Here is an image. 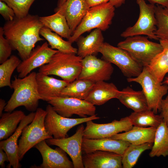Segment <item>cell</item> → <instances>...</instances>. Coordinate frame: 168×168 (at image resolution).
Here are the masks:
<instances>
[{"instance_id": "cell-43", "label": "cell", "mask_w": 168, "mask_h": 168, "mask_svg": "<svg viewBox=\"0 0 168 168\" xmlns=\"http://www.w3.org/2000/svg\"><path fill=\"white\" fill-rule=\"evenodd\" d=\"M125 0H109V2L114 7H120L124 3Z\"/></svg>"}, {"instance_id": "cell-41", "label": "cell", "mask_w": 168, "mask_h": 168, "mask_svg": "<svg viewBox=\"0 0 168 168\" xmlns=\"http://www.w3.org/2000/svg\"><path fill=\"white\" fill-rule=\"evenodd\" d=\"M5 161L9 162L8 156L6 152L0 147V166L1 168L5 167Z\"/></svg>"}, {"instance_id": "cell-25", "label": "cell", "mask_w": 168, "mask_h": 168, "mask_svg": "<svg viewBox=\"0 0 168 168\" xmlns=\"http://www.w3.org/2000/svg\"><path fill=\"white\" fill-rule=\"evenodd\" d=\"M121 91L117 99L126 107L134 112L148 110L147 101L142 90L136 91L127 86Z\"/></svg>"}, {"instance_id": "cell-11", "label": "cell", "mask_w": 168, "mask_h": 168, "mask_svg": "<svg viewBox=\"0 0 168 168\" xmlns=\"http://www.w3.org/2000/svg\"><path fill=\"white\" fill-rule=\"evenodd\" d=\"M47 102L57 113L63 117L70 118L76 114L85 118L96 114L95 106L84 100L59 96L50 98Z\"/></svg>"}, {"instance_id": "cell-31", "label": "cell", "mask_w": 168, "mask_h": 168, "mask_svg": "<svg viewBox=\"0 0 168 168\" xmlns=\"http://www.w3.org/2000/svg\"><path fill=\"white\" fill-rule=\"evenodd\" d=\"M153 111L147 110L138 112H133L128 116L133 126L157 128L163 121L161 115Z\"/></svg>"}, {"instance_id": "cell-24", "label": "cell", "mask_w": 168, "mask_h": 168, "mask_svg": "<svg viewBox=\"0 0 168 168\" xmlns=\"http://www.w3.org/2000/svg\"><path fill=\"white\" fill-rule=\"evenodd\" d=\"M102 30L94 29L86 37L80 36L77 40V55L82 58L86 56L99 53L104 42Z\"/></svg>"}, {"instance_id": "cell-13", "label": "cell", "mask_w": 168, "mask_h": 168, "mask_svg": "<svg viewBox=\"0 0 168 168\" xmlns=\"http://www.w3.org/2000/svg\"><path fill=\"white\" fill-rule=\"evenodd\" d=\"M82 68L77 79L96 83L110 79L114 71L110 63L97 58L93 55L87 56L82 60Z\"/></svg>"}, {"instance_id": "cell-39", "label": "cell", "mask_w": 168, "mask_h": 168, "mask_svg": "<svg viewBox=\"0 0 168 168\" xmlns=\"http://www.w3.org/2000/svg\"><path fill=\"white\" fill-rule=\"evenodd\" d=\"M160 111L163 122L168 126V95L164 99H163Z\"/></svg>"}, {"instance_id": "cell-32", "label": "cell", "mask_w": 168, "mask_h": 168, "mask_svg": "<svg viewBox=\"0 0 168 168\" xmlns=\"http://www.w3.org/2000/svg\"><path fill=\"white\" fill-rule=\"evenodd\" d=\"M146 67L156 81L161 83L168 73V55L165 50L156 55Z\"/></svg>"}, {"instance_id": "cell-12", "label": "cell", "mask_w": 168, "mask_h": 168, "mask_svg": "<svg viewBox=\"0 0 168 168\" xmlns=\"http://www.w3.org/2000/svg\"><path fill=\"white\" fill-rule=\"evenodd\" d=\"M85 128L81 124L71 137L61 138H49L45 140L49 145H55L63 149L71 158L74 168H84L82 159V144Z\"/></svg>"}, {"instance_id": "cell-27", "label": "cell", "mask_w": 168, "mask_h": 168, "mask_svg": "<svg viewBox=\"0 0 168 168\" xmlns=\"http://www.w3.org/2000/svg\"><path fill=\"white\" fill-rule=\"evenodd\" d=\"M26 115L21 110L3 113L0 119V140L6 139L12 135Z\"/></svg>"}, {"instance_id": "cell-18", "label": "cell", "mask_w": 168, "mask_h": 168, "mask_svg": "<svg viewBox=\"0 0 168 168\" xmlns=\"http://www.w3.org/2000/svg\"><path fill=\"white\" fill-rule=\"evenodd\" d=\"M82 159L85 168H123L122 155L113 152L96 151L82 153Z\"/></svg>"}, {"instance_id": "cell-10", "label": "cell", "mask_w": 168, "mask_h": 168, "mask_svg": "<svg viewBox=\"0 0 168 168\" xmlns=\"http://www.w3.org/2000/svg\"><path fill=\"white\" fill-rule=\"evenodd\" d=\"M45 110L47 114L44 121L45 126L49 133L55 138L67 137L68 131L75 126L90 120L100 119L97 114L79 118L63 117L57 113L49 104L47 106Z\"/></svg>"}, {"instance_id": "cell-29", "label": "cell", "mask_w": 168, "mask_h": 168, "mask_svg": "<svg viewBox=\"0 0 168 168\" xmlns=\"http://www.w3.org/2000/svg\"><path fill=\"white\" fill-rule=\"evenodd\" d=\"M95 83L90 81L77 79L62 90L60 96L85 100Z\"/></svg>"}, {"instance_id": "cell-8", "label": "cell", "mask_w": 168, "mask_h": 168, "mask_svg": "<svg viewBox=\"0 0 168 168\" xmlns=\"http://www.w3.org/2000/svg\"><path fill=\"white\" fill-rule=\"evenodd\" d=\"M99 52L103 59L117 66L123 75L128 78L136 77L142 72L143 66L136 61L124 49L104 42Z\"/></svg>"}, {"instance_id": "cell-19", "label": "cell", "mask_w": 168, "mask_h": 168, "mask_svg": "<svg viewBox=\"0 0 168 168\" xmlns=\"http://www.w3.org/2000/svg\"><path fill=\"white\" fill-rule=\"evenodd\" d=\"M90 8L85 0H67L54 12L65 16L72 35Z\"/></svg>"}, {"instance_id": "cell-26", "label": "cell", "mask_w": 168, "mask_h": 168, "mask_svg": "<svg viewBox=\"0 0 168 168\" xmlns=\"http://www.w3.org/2000/svg\"><path fill=\"white\" fill-rule=\"evenodd\" d=\"M40 19L44 26L62 37L68 40L72 34L65 16L58 12L52 15L40 16Z\"/></svg>"}, {"instance_id": "cell-30", "label": "cell", "mask_w": 168, "mask_h": 168, "mask_svg": "<svg viewBox=\"0 0 168 168\" xmlns=\"http://www.w3.org/2000/svg\"><path fill=\"white\" fill-rule=\"evenodd\" d=\"M40 34L48 41L51 49L62 53L77 54V49L72 45V43L68 40H63L62 37L47 27H43Z\"/></svg>"}, {"instance_id": "cell-33", "label": "cell", "mask_w": 168, "mask_h": 168, "mask_svg": "<svg viewBox=\"0 0 168 168\" xmlns=\"http://www.w3.org/2000/svg\"><path fill=\"white\" fill-rule=\"evenodd\" d=\"M153 144L151 143L138 145L130 144L122 155L123 168H133L136 164L142 153L146 150L151 149Z\"/></svg>"}, {"instance_id": "cell-40", "label": "cell", "mask_w": 168, "mask_h": 168, "mask_svg": "<svg viewBox=\"0 0 168 168\" xmlns=\"http://www.w3.org/2000/svg\"><path fill=\"white\" fill-rule=\"evenodd\" d=\"M85 1L90 7L96 6L109 2V0H85Z\"/></svg>"}, {"instance_id": "cell-16", "label": "cell", "mask_w": 168, "mask_h": 168, "mask_svg": "<svg viewBox=\"0 0 168 168\" xmlns=\"http://www.w3.org/2000/svg\"><path fill=\"white\" fill-rule=\"evenodd\" d=\"M42 156V163L39 166H32L38 168H73V163L68 157L66 153L60 147L55 149L49 146L45 140L36 144L35 147Z\"/></svg>"}, {"instance_id": "cell-45", "label": "cell", "mask_w": 168, "mask_h": 168, "mask_svg": "<svg viewBox=\"0 0 168 168\" xmlns=\"http://www.w3.org/2000/svg\"><path fill=\"white\" fill-rule=\"evenodd\" d=\"M5 100L2 99H0V116L2 115L3 111L4 110L5 107L7 104Z\"/></svg>"}, {"instance_id": "cell-22", "label": "cell", "mask_w": 168, "mask_h": 168, "mask_svg": "<svg viewBox=\"0 0 168 168\" xmlns=\"http://www.w3.org/2000/svg\"><path fill=\"white\" fill-rule=\"evenodd\" d=\"M121 92L113 83L100 81L95 83L84 100L94 105H101L110 99H118Z\"/></svg>"}, {"instance_id": "cell-35", "label": "cell", "mask_w": 168, "mask_h": 168, "mask_svg": "<svg viewBox=\"0 0 168 168\" xmlns=\"http://www.w3.org/2000/svg\"><path fill=\"white\" fill-rule=\"evenodd\" d=\"M155 11L156 29L154 34L158 40H168V8L158 4Z\"/></svg>"}, {"instance_id": "cell-20", "label": "cell", "mask_w": 168, "mask_h": 168, "mask_svg": "<svg viewBox=\"0 0 168 168\" xmlns=\"http://www.w3.org/2000/svg\"><path fill=\"white\" fill-rule=\"evenodd\" d=\"M130 144L125 141L111 138L92 139L83 138L82 153H88L96 151H102L113 152L122 155Z\"/></svg>"}, {"instance_id": "cell-21", "label": "cell", "mask_w": 168, "mask_h": 168, "mask_svg": "<svg viewBox=\"0 0 168 168\" xmlns=\"http://www.w3.org/2000/svg\"><path fill=\"white\" fill-rule=\"evenodd\" d=\"M38 72L36 79L38 92L41 100L47 101L52 97L60 96L62 90L69 83Z\"/></svg>"}, {"instance_id": "cell-1", "label": "cell", "mask_w": 168, "mask_h": 168, "mask_svg": "<svg viewBox=\"0 0 168 168\" xmlns=\"http://www.w3.org/2000/svg\"><path fill=\"white\" fill-rule=\"evenodd\" d=\"M44 26L37 15L28 14L22 18L15 17L2 27L4 35L13 50H16L22 60L26 59L38 42L44 40L40 31Z\"/></svg>"}, {"instance_id": "cell-47", "label": "cell", "mask_w": 168, "mask_h": 168, "mask_svg": "<svg viewBox=\"0 0 168 168\" xmlns=\"http://www.w3.org/2000/svg\"><path fill=\"white\" fill-rule=\"evenodd\" d=\"M165 82L168 85V77L166 78Z\"/></svg>"}, {"instance_id": "cell-2", "label": "cell", "mask_w": 168, "mask_h": 168, "mask_svg": "<svg viewBox=\"0 0 168 168\" xmlns=\"http://www.w3.org/2000/svg\"><path fill=\"white\" fill-rule=\"evenodd\" d=\"M36 74L33 72L22 78L14 77L11 82L14 91L5 107V111L11 112L20 106H24L31 112L36 111L39 101L41 100L38 92Z\"/></svg>"}, {"instance_id": "cell-28", "label": "cell", "mask_w": 168, "mask_h": 168, "mask_svg": "<svg viewBox=\"0 0 168 168\" xmlns=\"http://www.w3.org/2000/svg\"><path fill=\"white\" fill-rule=\"evenodd\" d=\"M149 156L151 157L168 156V126L162 122L157 128Z\"/></svg>"}, {"instance_id": "cell-9", "label": "cell", "mask_w": 168, "mask_h": 168, "mask_svg": "<svg viewBox=\"0 0 168 168\" xmlns=\"http://www.w3.org/2000/svg\"><path fill=\"white\" fill-rule=\"evenodd\" d=\"M139 8L138 19L132 26L128 27L121 34L127 38L138 35H145L149 38L158 40L154 34L156 29L154 4H147L144 0H136Z\"/></svg>"}, {"instance_id": "cell-38", "label": "cell", "mask_w": 168, "mask_h": 168, "mask_svg": "<svg viewBox=\"0 0 168 168\" xmlns=\"http://www.w3.org/2000/svg\"><path fill=\"white\" fill-rule=\"evenodd\" d=\"M0 14L7 21L12 20L15 17L13 10L5 2L0 1Z\"/></svg>"}, {"instance_id": "cell-34", "label": "cell", "mask_w": 168, "mask_h": 168, "mask_svg": "<svg viewBox=\"0 0 168 168\" xmlns=\"http://www.w3.org/2000/svg\"><path fill=\"white\" fill-rule=\"evenodd\" d=\"M16 56L12 55L0 65V87L8 86L12 89L11 79L15 70L21 63Z\"/></svg>"}, {"instance_id": "cell-37", "label": "cell", "mask_w": 168, "mask_h": 168, "mask_svg": "<svg viewBox=\"0 0 168 168\" xmlns=\"http://www.w3.org/2000/svg\"><path fill=\"white\" fill-rule=\"evenodd\" d=\"M2 27H0V63L1 64L10 57L13 50L8 40L4 37Z\"/></svg>"}, {"instance_id": "cell-3", "label": "cell", "mask_w": 168, "mask_h": 168, "mask_svg": "<svg viewBox=\"0 0 168 168\" xmlns=\"http://www.w3.org/2000/svg\"><path fill=\"white\" fill-rule=\"evenodd\" d=\"M82 59L76 54L58 51L48 63L39 68V72L48 75L57 76L71 83L77 79L81 72Z\"/></svg>"}, {"instance_id": "cell-14", "label": "cell", "mask_w": 168, "mask_h": 168, "mask_svg": "<svg viewBox=\"0 0 168 168\" xmlns=\"http://www.w3.org/2000/svg\"><path fill=\"white\" fill-rule=\"evenodd\" d=\"M86 123L83 138L92 139L110 138L119 133L127 131L133 126L128 116L106 124H97L92 120Z\"/></svg>"}, {"instance_id": "cell-23", "label": "cell", "mask_w": 168, "mask_h": 168, "mask_svg": "<svg viewBox=\"0 0 168 168\" xmlns=\"http://www.w3.org/2000/svg\"><path fill=\"white\" fill-rule=\"evenodd\" d=\"M156 129L157 128L154 127H141L133 126L128 131L118 133L110 138L125 141L135 145L153 143Z\"/></svg>"}, {"instance_id": "cell-17", "label": "cell", "mask_w": 168, "mask_h": 168, "mask_svg": "<svg viewBox=\"0 0 168 168\" xmlns=\"http://www.w3.org/2000/svg\"><path fill=\"white\" fill-rule=\"evenodd\" d=\"M35 115V112H31L26 115L21 121L16 131L7 138L0 142V147L7 154L9 158V164L7 167L19 168L21 165L19 163V159L18 144V140L21 135L24 128L30 123L33 120Z\"/></svg>"}, {"instance_id": "cell-42", "label": "cell", "mask_w": 168, "mask_h": 168, "mask_svg": "<svg viewBox=\"0 0 168 168\" xmlns=\"http://www.w3.org/2000/svg\"><path fill=\"white\" fill-rule=\"evenodd\" d=\"M151 4H157L168 8V0H147Z\"/></svg>"}, {"instance_id": "cell-44", "label": "cell", "mask_w": 168, "mask_h": 168, "mask_svg": "<svg viewBox=\"0 0 168 168\" xmlns=\"http://www.w3.org/2000/svg\"><path fill=\"white\" fill-rule=\"evenodd\" d=\"M159 40L160 43L168 55V40L160 39Z\"/></svg>"}, {"instance_id": "cell-6", "label": "cell", "mask_w": 168, "mask_h": 168, "mask_svg": "<svg viewBox=\"0 0 168 168\" xmlns=\"http://www.w3.org/2000/svg\"><path fill=\"white\" fill-rule=\"evenodd\" d=\"M147 36L135 35L126 38L117 46L127 52L143 66H148L153 58L163 49L159 43L150 41Z\"/></svg>"}, {"instance_id": "cell-5", "label": "cell", "mask_w": 168, "mask_h": 168, "mask_svg": "<svg viewBox=\"0 0 168 168\" xmlns=\"http://www.w3.org/2000/svg\"><path fill=\"white\" fill-rule=\"evenodd\" d=\"M46 110L38 108L32 122L23 129L18 142V155L22 160L26 153L41 142L53 138L47 131L44 125Z\"/></svg>"}, {"instance_id": "cell-15", "label": "cell", "mask_w": 168, "mask_h": 168, "mask_svg": "<svg viewBox=\"0 0 168 168\" xmlns=\"http://www.w3.org/2000/svg\"><path fill=\"white\" fill-rule=\"evenodd\" d=\"M58 51L49 47L47 42L34 49L28 57L22 60L16 68L18 77L22 78L34 69L48 63L53 56Z\"/></svg>"}, {"instance_id": "cell-4", "label": "cell", "mask_w": 168, "mask_h": 168, "mask_svg": "<svg viewBox=\"0 0 168 168\" xmlns=\"http://www.w3.org/2000/svg\"><path fill=\"white\" fill-rule=\"evenodd\" d=\"M114 11L115 7L109 2L90 8L68 40L72 43L83 33L93 29L105 31L112 23Z\"/></svg>"}, {"instance_id": "cell-46", "label": "cell", "mask_w": 168, "mask_h": 168, "mask_svg": "<svg viewBox=\"0 0 168 168\" xmlns=\"http://www.w3.org/2000/svg\"><path fill=\"white\" fill-rule=\"evenodd\" d=\"M67 0H58L57 7H59L62 6Z\"/></svg>"}, {"instance_id": "cell-36", "label": "cell", "mask_w": 168, "mask_h": 168, "mask_svg": "<svg viewBox=\"0 0 168 168\" xmlns=\"http://www.w3.org/2000/svg\"><path fill=\"white\" fill-rule=\"evenodd\" d=\"M36 0H0L7 4L14 11L15 16L22 18L29 14V9Z\"/></svg>"}, {"instance_id": "cell-7", "label": "cell", "mask_w": 168, "mask_h": 168, "mask_svg": "<svg viewBox=\"0 0 168 168\" xmlns=\"http://www.w3.org/2000/svg\"><path fill=\"white\" fill-rule=\"evenodd\" d=\"M127 81L140 85L147 101L148 110L156 114L160 111L163 97L168 92V86L162 85L156 81L146 66L143 67L139 76L127 78Z\"/></svg>"}]
</instances>
